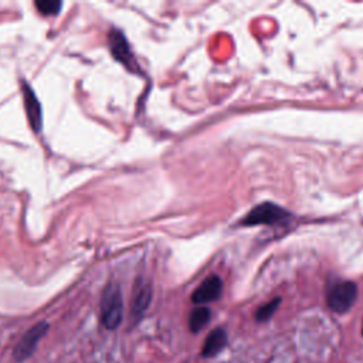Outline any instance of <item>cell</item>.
Returning <instances> with one entry per match:
<instances>
[{
  "label": "cell",
  "mask_w": 363,
  "mask_h": 363,
  "mask_svg": "<svg viewBox=\"0 0 363 363\" xmlns=\"http://www.w3.org/2000/svg\"><path fill=\"white\" fill-rule=\"evenodd\" d=\"M50 329V323L43 320V322H37L35 325H33L16 343L14 349H13V359L17 363L26 362L27 359H30L33 356V353L37 350V346L40 343V340L47 335Z\"/></svg>",
  "instance_id": "obj_3"
},
{
  "label": "cell",
  "mask_w": 363,
  "mask_h": 363,
  "mask_svg": "<svg viewBox=\"0 0 363 363\" xmlns=\"http://www.w3.org/2000/svg\"><path fill=\"white\" fill-rule=\"evenodd\" d=\"M362 336H363V320H362Z\"/></svg>",
  "instance_id": "obj_13"
},
{
  "label": "cell",
  "mask_w": 363,
  "mask_h": 363,
  "mask_svg": "<svg viewBox=\"0 0 363 363\" xmlns=\"http://www.w3.org/2000/svg\"><path fill=\"white\" fill-rule=\"evenodd\" d=\"M221 292H223V281L217 275H210L191 294V302L201 306L204 303L217 301L221 296Z\"/></svg>",
  "instance_id": "obj_7"
},
{
  "label": "cell",
  "mask_w": 363,
  "mask_h": 363,
  "mask_svg": "<svg viewBox=\"0 0 363 363\" xmlns=\"http://www.w3.org/2000/svg\"><path fill=\"white\" fill-rule=\"evenodd\" d=\"M23 101L30 126L34 132H40L43 128V108L35 92L27 82H23Z\"/></svg>",
  "instance_id": "obj_8"
},
{
  "label": "cell",
  "mask_w": 363,
  "mask_h": 363,
  "mask_svg": "<svg viewBox=\"0 0 363 363\" xmlns=\"http://www.w3.org/2000/svg\"><path fill=\"white\" fill-rule=\"evenodd\" d=\"M109 40V48L116 61L123 64L129 71L136 72L138 71V64L136 60L129 48V44L125 38V35L119 30H112L108 35Z\"/></svg>",
  "instance_id": "obj_5"
},
{
  "label": "cell",
  "mask_w": 363,
  "mask_h": 363,
  "mask_svg": "<svg viewBox=\"0 0 363 363\" xmlns=\"http://www.w3.org/2000/svg\"><path fill=\"white\" fill-rule=\"evenodd\" d=\"M37 10L44 14V16H51V14H58V11L62 7L61 1L57 0H37L35 3Z\"/></svg>",
  "instance_id": "obj_12"
},
{
  "label": "cell",
  "mask_w": 363,
  "mask_h": 363,
  "mask_svg": "<svg viewBox=\"0 0 363 363\" xmlns=\"http://www.w3.org/2000/svg\"><path fill=\"white\" fill-rule=\"evenodd\" d=\"M279 303H281V298H274L269 302L259 306L255 312V320L257 322H267L268 319H271L272 315L277 312Z\"/></svg>",
  "instance_id": "obj_11"
},
{
  "label": "cell",
  "mask_w": 363,
  "mask_h": 363,
  "mask_svg": "<svg viewBox=\"0 0 363 363\" xmlns=\"http://www.w3.org/2000/svg\"><path fill=\"white\" fill-rule=\"evenodd\" d=\"M289 217V213L274 204V203H262L254 207L242 220V225H257V224H275L284 221Z\"/></svg>",
  "instance_id": "obj_4"
},
{
  "label": "cell",
  "mask_w": 363,
  "mask_h": 363,
  "mask_svg": "<svg viewBox=\"0 0 363 363\" xmlns=\"http://www.w3.org/2000/svg\"><path fill=\"white\" fill-rule=\"evenodd\" d=\"M123 318V298L122 289L116 282L105 286L101 298V322L104 328L116 329Z\"/></svg>",
  "instance_id": "obj_1"
},
{
  "label": "cell",
  "mask_w": 363,
  "mask_h": 363,
  "mask_svg": "<svg viewBox=\"0 0 363 363\" xmlns=\"http://www.w3.org/2000/svg\"><path fill=\"white\" fill-rule=\"evenodd\" d=\"M150 302H152V286L143 279H138L133 286L132 303H130V318L133 325H136L143 318Z\"/></svg>",
  "instance_id": "obj_6"
},
{
  "label": "cell",
  "mask_w": 363,
  "mask_h": 363,
  "mask_svg": "<svg viewBox=\"0 0 363 363\" xmlns=\"http://www.w3.org/2000/svg\"><path fill=\"white\" fill-rule=\"evenodd\" d=\"M357 298V285L352 281H337L328 286L326 303L336 313H346Z\"/></svg>",
  "instance_id": "obj_2"
},
{
  "label": "cell",
  "mask_w": 363,
  "mask_h": 363,
  "mask_svg": "<svg viewBox=\"0 0 363 363\" xmlns=\"http://www.w3.org/2000/svg\"><path fill=\"white\" fill-rule=\"evenodd\" d=\"M227 342H228V336H227V332L223 328L213 329L207 335V337L203 343L201 357L210 359V357L217 356L220 352L224 350V347L227 346Z\"/></svg>",
  "instance_id": "obj_9"
},
{
  "label": "cell",
  "mask_w": 363,
  "mask_h": 363,
  "mask_svg": "<svg viewBox=\"0 0 363 363\" xmlns=\"http://www.w3.org/2000/svg\"><path fill=\"white\" fill-rule=\"evenodd\" d=\"M211 319V311L207 306H196L189 315V329L191 333H199L207 326Z\"/></svg>",
  "instance_id": "obj_10"
}]
</instances>
